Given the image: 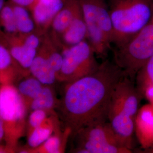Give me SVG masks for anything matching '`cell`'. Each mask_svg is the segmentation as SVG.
I'll return each mask as SVG.
<instances>
[{"label":"cell","mask_w":153,"mask_h":153,"mask_svg":"<svg viewBox=\"0 0 153 153\" xmlns=\"http://www.w3.org/2000/svg\"><path fill=\"white\" fill-rule=\"evenodd\" d=\"M43 145V149L45 153H58L60 152V140L57 136H50Z\"/></svg>","instance_id":"obj_21"},{"label":"cell","mask_w":153,"mask_h":153,"mask_svg":"<svg viewBox=\"0 0 153 153\" xmlns=\"http://www.w3.org/2000/svg\"><path fill=\"white\" fill-rule=\"evenodd\" d=\"M142 91L150 103L153 104V85L145 86L142 88Z\"/></svg>","instance_id":"obj_26"},{"label":"cell","mask_w":153,"mask_h":153,"mask_svg":"<svg viewBox=\"0 0 153 153\" xmlns=\"http://www.w3.org/2000/svg\"><path fill=\"white\" fill-rule=\"evenodd\" d=\"M10 54L23 67L28 68L31 65L36 57V49L24 44L21 46L14 47L11 49Z\"/></svg>","instance_id":"obj_14"},{"label":"cell","mask_w":153,"mask_h":153,"mask_svg":"<svg viewBox=\"0 0 153 153\" xmlns=\"http://www.w3.org/2000/svg\"><path fill=\"white\" fill-rule=\"evenodd\" d=\"M153 56V23L145 27L124 44L116 47L114 62L133 80Z\"/></svg>","instance_id":"obj_4"},{"label":"cell","mask_w":153,"mask_h":153,"mask_svg":"<svg viewBox=\"0 0 153 153\" xmlns=\"http://www.w3.org/2000/svg\"><path fill=\"white\" fill-rule=\"evenodd\" d=\"M112 44H124L151 21L153 0H108Z\"/></svg>","instance_id":"obj_2"},{"label":"cell","mask_w":153,"mask_h":153,"mask_svg":"<svg viewBox=\"0 0 153 153\" xmlns=\"http://www.w3.org/2000/svg\"><path fill=\"white\" fill-rule=\"evenodd\" d=\"M25 115V107L19 93L10 86L0 88V117L7 123L21 120Z\"/></svg>","instance_id":"obj_8"},{"label":"cell","mask_w":153,"mask_h":153,"mask_svg":"<svg viewBox=\"0 0 153 153\" xmlns=\"http://www.w3.org/2000/svg\"><path fill=\"white\" fill-rule=\"evenodd\" d=\"M137 75V79L141 88L148 85H153V56Z\"/></svg>","instance_id":"obj_19"},{"label":"cell","mask_w":153,"mask_h":153,"mask_svg":"<svg viewBox=\"0 0 153 153\" xmlns=\"http://www.w3.org/2000/svg\"><path fill=\"white\" fill-rule=\"evenodd\" d=\"M42 88V83L36 78H30L20 83L18 90L23 95L33 99L41 91Z\"/></svg>","instance_id":"obj_17"},{"label":"cell","mask_w":153,"mask_h":153,"mask_svg":"<svg viewBox=\"0 0 153 153\" xmlns=\"http://www.w3.org/2000/svg\"><path fill=\"white\" fill-rule=\"evenodd\" d=\"M134 130L143 148L148 149L153 145V104L145 105L138 110L134 120Z\"/></svg>","instance_id":"obj_9"},{"label":"cell","mask_w":153,"mask_h":153,"mask_svg":"<svg viewBox=\"0 0 153 153\" xmlns=\"http://www.w3.org/2000/svg\"><path fill=\"white\" fill-rule=\"evenodd\" d=\"M24 44L31 47H33V48L37 49L40 44V40L36 35H31L26 38Z\"/></svg>","instance_id":"obj_25"},{"label":"cell","mask_w":153,"mask_h":153,"mask_svg":"<svg viewBox=\"0 0 153 153\" xmlns=\"http://www.w3.org/2000/svg\"><path fill=\"white\" fill-rule=\"evenodd\" d=\"M140 91L126 76L119 82L113 92L109 108L119 109L135 120L140 102Z\"/></svg>","instance_id":"obj_7"},{"label":"cell","mask_w":153,"mask_h":153,"mask_svg":"<svg viewBox=\"0 0 153 153\" xmlns=\"http://www.w3.org/2000/svg\"><path fill=\"white\" fill-rule=\"evenodd\" d=\"M126 76L115 62L104 61L95 71L69 83L63 99V111L73 131L107 121L113 92Z\"/></svg>","instance_id":"obj_1"},{"label":"cell","mask_w":153,"mask_h":153,"mask_svg":"<svg viewBox=\"0 0 153 153\" xmlns=\"http://www.w3.org/2000/svg\"><path fill=\"white\" fill-rule=\"evenodd\" d=\"M17 5L22 6L30 5L35 1V0H13Z\"/></svg>","instance_id":"obj_27"},{"label":"cell","mask_w":153,"mask_h":153,"mask_svg":"<svg viewBox=\"0 0 153 153\" xmlns=\"http://www.w3.org/2000/svg\"><path fill=\"white\" fill-rule=\"evenodd\" d=\"M77 153H129L131 150L119 141L109 123L100 122L75 132Z\"/></svg>","instance_id":"obj_5"},{"label":"cell","mask_w":153,"mask_h":153,"mask_svg":"<svg viewBox=\"0 0 153 153\" xmlns=\"http://www.w3.org/2000/svg\"><path fill=\"white\" fill-rule=\"evenodd\" d=\"M11 55L8 51L0 45V71L7 68L11 64Z\"/></svg>","instance_id":"obj_24"},{"label":"cell","mask_w":153,"mask_h":153,"mask_svg":"<svg viewBox=\"0 0 153 153\" xmlns=\"http://www.w3.org/2000/svg\"><path fill=\"white\" fill-rule=\"evenodd\" d=\"M46 117V112L43 109L33 110L30 116L29 122L32 127L36 128L41 126Z\"/></svg>","instance_id":"obj_23"},{"label":"cell","mask_w":153,"mask_h":153,"mask_svg":"<svg viewBox=\"0 0 153 153\" xmlns=\"http://www.w3.org/2000/svg\"><path fill=\"white\" fill-rule=\"evenodd\" d=\"M1 16L4 27L8 32L14 33L18 30L14 9L9 6L3 7L1 12Z\"/></svg>","instance_id":"obj_20"},{"label":"cell","mask_w":153,"mask_h":153,"mask_svg":"<svg viewBox=\"0 0 153 153\" xmlns=\"http://www.w3.org/2000/svg\"><path fill=\"white\" fill-rule=\"evenodd\" d=\"M81 9L79 0H70L53 18L52 26L55 32L62 34Z\"/></svg>","instance_id":"obj_12"},{"label":"cell","mask_w":153,"mask_h":153,"mask_svg":"<svg viewBox=\"0 0 153 153\" xmlns=\"http://www.w3.org/2000/svg\"><path fill=\"white\" fill-rule=\"evenodd\" d=\"M62 35L64 42L68 47L88 40L87 27L81 8Z\"/></svg>","instance_id":"obj_11"},{"label":"cell","mask_w":153,"mask_h":153,"mask_svg":"<svg viewBox=\"0 0 153 153\" xmlns=\"http://www.w3.org/2000/svg\"><path fill=\"white\" fill-rule=\"evenodd\" d=\"M64 6L62 0H37L33 8L34 19L39 25L47 27Z\"/></svg>","instance_id":"obj_10"},{"label":"cell","mask_w":153,"mask_h":153,"mask_svg":"<svg viewBox=\"0 0 153 153\" xmlns=\"http://www.w3.org/2000/svg\"><path fill=\"white\" fill-rule=\"evenodd\" d=\"M13 9L17 30L22 33H29L33 31L34 28L33 22L23 6H16Z\"/></svg>","instance_id":"obj_16"},{"label":"cell","mask_w":153,"mask_h":153,"mask_svg":"<svg viewBox=\"0 0 153 153\" xmlns=\"http://www.w3.org/2000/svg\"><path fill=\"white\" fill-rule=\"evenodd\" d=\"M63 62L59 78L69 83L95 71L100 65L96 54L88 40L64 49Z\"/></svg>","instance_id":"obj_6"},{"label":"cell","mask_w":153,"mask_h":153,"mask_svg":"<svg viewBox=\"0 0 153 153\" xmlns=\"http://www.w3.org/2000/svg\"><path fill=\"white\" fill-rule=\"evenodd\" d=\"M88 40L96 56L105 58L111 49L113 27L105 0H79Z\"/></svg>","instance_id":"obj_3"},{"label":"cell","mask_w":153,"mask_h":153,"mask_svg":"<svg viewBox=\"0 0 153 153\" xmlns=\"http://www.w3.org/2000/svg\"><path fill=\"white\" fill-rule=\"evenodd\" d=\"M55 103V99L52 91L48 88H42L38 95L33 99L31 108L33 110L51 109Z\"/></svg>","instance_id":"obj_15"},{"label":"cell","mask_w":153,"mask_h":153,"mask_svg":"<svg viewBox=\"0 0 153 153\" xmlns=\"http://www.w3.org/2000/svg\"><path fill=\"white\" fill-rule=\"evenodd\" d=\"M52 130L49 126H43L34 128V130L28 138V145L32 148H37L42 145L52 134Z\"/></svg>","instance_id":"obj_18"},{"label":"cell","mask_w":153,"mask_h":153,"mask_svg":"<svg viewBox=\"0 0 153 153\" xmlns=\"http://www.w3.org/2000/svg\"><path fill=\"white\" fill-rule=\"evenodd\" d=\"M4 4V0H0V11H1V10L3 8Z\"/></svg>","instance_id":"obj_29"},{"label":"cell","mask_w":153,"mask_h":153,"mask_svg":"<svg viewBox=\"0 0 153 153\" xmlns=\"http://www.w3.org/2000/svg\"><path fill=\"white\" fill-rule=\"evenodd\" d=\"M151 22H153V16H152V19H151Z\"/></svg>","instance_id":"obj_31"},{"label":"cell","mask_w":153,"mask_h":153,"mask_svg":"<svg viewBox=\"0 0 153 153\" xmlns=\"http://www.w3.org/2000/svg\"><path fill=\"white\" fill-rule=\"evenodd\" d=\"M30 69L34 77L44 85L53 83L57 78L56 71L49 64L47 56H36Z\"/></svg>","instance_id":"obj_13"},{"label":"cell","mask_w":153,"mask_h":153,"mask_svg":"<svg viewBox=\"0 0 153 153\" xmlns=\"http://www.w3.org/2000/svg\"><path fill=\"white\" fill-rule=\"evenodd\" d=\"M150 148H152V149H150V148H148L149 151H150V152H149V153H153V145H152Z\"/></svg>","instance_id":"obj_30"},{"label":"cell","mask_w":153,"mask_h":153,"mask_svg":"<svg viewBox=\"0 0 153 153\" xmlns=\"http://www.w3.org/2000/svg\"><path fill=\"white\" fill-rule=\"evenodd\" d=\"M4 121L0 117V140L4 137Z\"/></svg>","instance_id":"obj_28"},{"label":"cell","mask_w":153,"mask_h":153,"mask_svg":"<svg viewBox=\"0 0 153 153\" xmlns=\"http://www.w3.org/2000/svg\"><path fill=\"white\" fill-rule=\"evenodd\" d=\"M47 59L49 62L50 65L52 68V69L56 71L57 74V76L60 71L62 62H63V56L62 55H61L59 52H52L50 53L47 56Z\"/></svg>","instance_id":"obj_22"}]
</instances>
